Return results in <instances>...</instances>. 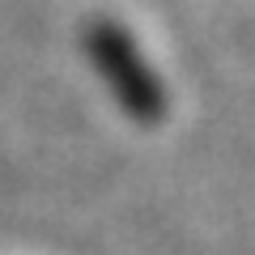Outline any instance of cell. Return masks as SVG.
Instances as JSON below:
<instances>
[{"instance_id": "6da1fadb", "label": "cell", "mask_w": 255, "mask_h": 255, "mask_svg": "<svg viewBox=\"0 0 255 255\" xmlns=\"http://www.w3.org/2000/svg\"><path fill=\"white\" fill-rule=\"evenodd\" d=\"M85 51H90L98 77L107 81V90L119 98V107L136 124H162L166 119V90L119 21H107V17L90 21L85 26Z\"/></svg>"}]
</instances>
